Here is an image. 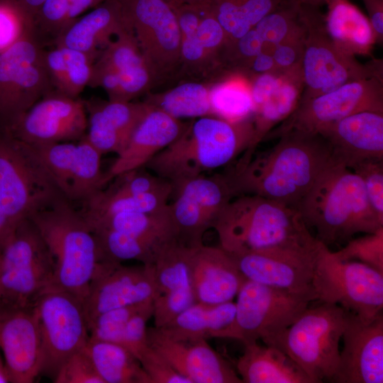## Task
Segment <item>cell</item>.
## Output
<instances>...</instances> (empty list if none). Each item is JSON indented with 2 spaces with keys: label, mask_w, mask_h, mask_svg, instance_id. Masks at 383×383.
Returning a JSON list of instances; mask_svg holds the SVG:
<instances>
[{
  "label": "cell",
  "mask_w": 383,
  "mask_h": 383,
  "mask_svg": "<svg viewBox=\"0 0 383 383\" xmlns=\"http://www.w3.org/2000/svg\"><path fill=\"white\" fill-rule=\"evenodd\" d=\"M211 84L184 82L163 92L150 94L144 101L179 120L212 116Z\"/></svg>",
  "instance_id": "38"
},
{
  "label": "cell",
  "mask_w": 383,
  "mask_h": 383,
  "mask_svg": "<svg viewBox=\"0 0 383 383\" xmlns=\"http://www.w3.org/2000/svg\"><path fill=\"white\" fill-rule=\"evenodd\" d=\"M285 0H196L223 28L227 42L244 35Z\"/></svg>",
  "instance_id": "33"
},
{
  "label": "cell",
  "mask_w": 383,
  "mask_h": 383,
  "mask_svg": "<svg viewBox=\"0 0 383 383\" xmlns=\"http://www.w3.org/2000/svg\"><path fill=\"white\" fill-rule=\"evenodd\" d=\"M235 302L232 324L218 338H232L244 345L274 335L290 326L313 300L245 279Z\"/></svg>",
  "instance_id": "13"
},
{
  "label": "cell",
  "mask_w": 383,
  "mask_h": 383,
  "mask_svg": "<svg viewBox=\"0 0 383 383\" xmlns=\"http://www.w3.org/2000/svg\"><path fill=\"white\" fill-rule=\"evenodd\" d=\"M147 340L192 383H243L237 372L206 339H175L154 326L148 328Z\"/></svg>",
  "instance_id": "21"
},
{
  "label": "cell",
  "mask_w": 383,
  "mask_h": 383,
  "mask_svg": "<svg viewBox=\"0 0 383 383\" xmlns=\"http://www.w3.org/2000/svg\"><path fill=\"white\" fill-rule=\"evenodd\" d=\"M284 72L275 71L262 74L250 79L254 111L263 104L279 85Z\"/></svg>",
  "instance_id": "56"
},
{
  "label": "cell",
  "mask_w": 383,
  "mask_h": 383,
  "mask_svg": "<svg viewBox=\"0 0 383 383\" xmlns=\"http://www.w3.org/2000/svg\"><path fill=\"white\" fill-rule=\"evenodd\" d=\"M325 5L326 28L337 48L350 56L371 55L377 40L367 16L350 0H326Z\"/></svg>",
  "instance_id": "29"
},
{
  "label": "cell",
  "mask_w": 383,
  "mask_h": 383,
  "mask_svg": "<svg viewBox=\"0 0 383 383\" xmlns=\"http://www.w3.org/2000/svg\"><path fill=\"white\" fill-rule=\"evenodd\" d=\"M346 316L347 311L340 306L321 302L308 306L290 326L262 342L290 357L313 383L332 382Z\"/></svg>",
  "instance_id": "6"
},
{
  "label": "cell",
  "mask_w": 383,
  "mask_h": 383,
  "mask_svg": "<svg viewBox=\"0 0 383 383\" xmlns=\"http://www.w3.org/2000/svg\"><path fill=\"white\" fill-rule=\"evenodd\" d=\"M350 170L360 177L372 209L383 221L382 160H366Z\"/></svg>",
  "instance_id": "51"
},
{
  "label": "cell",
  "mask_w": 383,
  "mask_h": 383,
  "mask_svg": "<svg viewBox=\"0 0 383 383\" xmlns=\"http://www.w3.org/2000/svg\"><path fill=\"white\" fill-rule=\"evenodd\" d=\"M55 383H104L84 348L71 355L61 366Z\"/></svg>",
  "instance_id": "52"
},
{
  "label": "cell",
  "mask_w": 383,
  "mask_h": 383,
  "mask_svg": "<svg viewBox=\"0 0 383 383\" xmlns=\"http://www.w3.org/2000/svg\"><path fill=\"white\" fill-rule=\"evenodd\" d=\"M271 148L227 174L235 196L258 195L295 207L332 160L321 135L289 131Z\"/></svg>",
  "instance_id": "1"
},
{
  "label": "cell",
  "mask_w": 383,
  "mask_h": 383,
  "mask_svg": "<svg viewBox=\"0 0 383 383\" xmlns=\"http://www.w3.org/2000/svg\"><path fill=\"white\" fill-rule=\"evenodd\" d=\"M151 302L153 301L123 306L98 315L88 323L89 339L122 345L123 333L128 321Z\"/></svg>",
  "instance_id": "46"
},
{
  "label": "cell",
  "mask_w": 383,
  "mask_h": 383,
  "mask_svg": "<svg viewBox=\"0 0 383 383\" xmlns=\"http://www.w3.org/2000/svg\"><path fill=\"white\" fill-rule=\"evenodd\" d=\"M29 219L55 260L53 277L47 289L67 292L83 301L101 255L82 213L65 199L34 213Z\"/></svg>",
  "instance_id": "5"
},
{
  "label": "cell",
  "mask_w": 383,
  "mask_h": 383,
  "mask_svg": "<svg viewBox=\"0 0 383 383\" xmlns=\"http://www.w3.org/2000/svg\"><path fill=\"white\" fill-rule=\"evenodd\" d=\"M189 273L196 301L205 304L233 301L245 280L228 252L204 243L192 249Z\"/></svg>",
  "instance_id": "24"
},
{
  "label": "cell",
  "mask_w": 383,
  "mask_h": 383,
  "mask_svg": "<svg viewBox=\"0 0 383 383\" xmlns=\"http://www.w3.org/2000/svg\"><path fill=\"white\" fill-rule=\"evenodd\" d=\"M244 345V352L236 362V371L243 383H313L279 349L257 342Z\"/></svg>",
  "instance_id": "30"
},
{
  "label": "cell",
  "mask_w": 383,
  "mask_h": 383,
  "mask_svg": "<svg viewBox=\"0 0 383 383\" xmlns=\"http://www.w3.org/2000/svg\"><path fill=\"white\" fill-rule=\"evenodd\" d=\"M319 243L230 255L245 279L316 301L312 279Z\"/></svg>",
  "instance_id": "16"
},
{
  "label": "cell",
  "mask_w": 383,
  "mask_h": 383,
  "mask_svg": "<svg viewBox=\"0 0 383 383\" xmlns=\"http://www.w3.org/2000/svg\"><path fill=\"white\" fill-rule=\"evenodd\" d=\"M368 19L375 33L377 43H383V0H362Z\"/></svg>",
  "instance_id": "57"
},
{
  "label": "cell",
  "mask_w": 383,
  "mask_h": 383,
  "mask_svg": "<svg viewBox=\"0 0 383 383\" xmlns=\"http://www.w3.org/2000/svg\"><path fill=\"white\" fill-rule=\"evenodd\" d=\"M139 362L151 383H192L149 345L142 353Z\"/></svg>",
  "instance_id": "53"
},
{
  "label": "cell",
  "mask_w": 383,
  "mask_h": 383,
  "mask_svg": "<svg viewBox=\"0 0 383 383\" xmlns=\"http://www.w3.org/2000/svg\"><path fill=\"white\" fill-rule=\"evenodd\" d=\"M187 123L150 105L126 147L104 172V184L119 175L145 166L179 136Z\"/></svg>",
  "instance_id": "23"
},
{
  "label": "cell",
  "mask_w": 383,
  "mask_h": 383,
  "mask_svg": "<svg viewBox=\"0 0 383 383\" xmlns=\"http://www.w3.org/2000/svg\"><path fill=\"white\" fill-rule=\"evenodd\" d=\"M16 228L0 204V250Z\"/></svg>",
  "instance_id": "59"
},
{
  "label": "cell",
  "mask_w": 383,
  "mask_h": 383,
  "mask_svg": "<svg viewBox=\"0 0 383 383\" xmlns=\"http://www.w3.org/2000/svg\"><path fill=\"white\" fill-rule=\"evenodd\" d=\"M87 116V140L103 155L121 152L150 109L146 102L84 101Z\"/></svg>",
  "instance_id": "25"
},
{
  "label": "cell",
  "mask_w": 383,
  "mask_h": 383,
  "mask_svg": "<svg viewBox=\"0 0 383 383\" xmlns=\"http://www.w3.org/2000/svg\"><path fill=\"white\" fill-rule=\"evenodd\" d=\"M102 154L87 140L85 135L77 143L67 199L70 202L84 203L105 185L101 169Z\"/></svg>",
  "instance_id": "40"
},
{
  "label": "cell",
  "mask_w": 383,
  "mask_h": 383,
  "mask_svg": "<svg viewBox=\"0 0 383 383\" xmlns=\"http://www.w3.org/2000/svg\"><path fill=\"white\" fill-rule=\"evenodd\" d=\"M34 32L33 16L16 0H0V52Z\"/></svg>",
  "instance_id": "47"
},
{
  "label": "cell",
  "mask_w": 383,
  "mask_h": 383,
  "mask_svg": "<svg viewBox=\"0 0 383 383\" xmlns=\"http://www.w3.org/2000/svg\"><path fill=\"white\" fill-rule=\"evenodd\" d=\"M65 199L34 148L0 130V204L11 222L17 226Z\"/></svg>",
  "instance_id": "7"
},
{
  "label": "cell",
  "mask_w": 383,
  "mask_h": 383,
  "mask_svg": "<svg viewBox=\"0 0 383 383\" xmlns=\"http://www.w3.org/2000/svg\"><path fill=\"white\" fill-rule=\"evenodd\" d=\"M319 135L330 145L332 158L350 169L366 160H383V112L351 114Z\"/></svg>",
  "instance_id": "22"
},
{
  "label": "cell",
  "mask_w": 383,
  "mask_h": 383,
  "mask_svg": "<svg viewBox=\"0 0 383 383\" xmlns=\"http://www.w3.org/2000/svg\"><path fill=\"white\" fill-rule=\"evenodd\" d=\"M6 382H9V380L6 371L4 363L2 362L0 357V383Z\"/></svg>",
  "instance_id": "61"
},
{
  "label": "cell",
  "mask_w": 383,
  "mask_h": 383,
  "mask_svg": "<svg viewBox=\"0 0 383 383\" xmlns=\"http://www.w3.org/2000/svg\"><path fill=\"white\" fill-rule=\"evenodd\" d=\"M126 28L118 0H105L63 29L52 45L82 51L97 58Z\"/></svg>",
  "instance_id": "26"
},
{
  "label": "cell",
  "mask_w": 383,
  "mask_h": 383,
  "mask_svg": "<svg viewBox=\"0 0 383 383\" xmlns=\"http://www.w3.org/2000/svg\"><path fill=\"white\" fill-rule=\"evenodd\" d=\"M155 85L179 74L181 33L166 0H118Z\"/></svg>",
  "instance_id": "12"
},
{
  "label": "cell",
  "mask_w": 383,
  "mask_h": 383,
  "mask_svg": "<svg viewBox=\"0 0 383 383\" xmlns=\"http://www.w3.org/2000/svg\"><path fill=\"white\" fill-rule=\"evenodd\" d=\"M167 2H172V1H189V2H193L195 0H166Z\"/></svg>",
  "instance_id": "63"
},
{
  "label": "cell",
  "mask_w": 383,
  "mask_h": 383,
  "mask_svg": "<svg viewBox=\"0 0 383 383\" xmlns=\"http://www.w3.org/2000/svg\"><path fill=\"white\" fill-rule=\"evenodd\" d=\"M304 89L301 65L284 72L281 82L270 97L252 114L254 135L235 167L245 165L257 145L297 108Z\"/></svg>",
  "instance_id": "28"
},
{
  "label": "cell",
  "mask_w": 383,
  "mask_h": 383,
  "mask_svg": "<svg viewBox=\"0 0 383 383\" xmlns=\"http://www.w3.org/2000/svg\"><path fill=\"white\" fill-rule=\"evenodd\" d=\"M172 189V194H182L193 199L213 223L226 205L235 196L227 174L210 177L201 174L184 181Z\"/></svg>",
  "instance_id": "43"
},
{
  "label": "cell",
  "mask_w": 383,
  "mask_h": 383,
  "mask_svg": "<svg viewBox=\"0 0 383 383\" xmlns=\"http://www.w3.org/2000/svg\"><path fill=\"white\" fill-rule=\"evenodd\" d=\"M312 287L316 301L337 304L370 322L383 309V273L357 261L338 259L321 242L316 252Z\"/></svg>",
  "instance_id": "9"
},
{
  "label": "cell",
  "mask_w": 383,
  "mask_h": 383,
  "mask_svg": "<svg viewBox=\"0 0 383 383\" xmlns=\"http://www.w3.org/2000/svg\"><path fill=\"white\" fill-rule=\"evenodd\" d=\"M42 345L40 374L52 380L63 363L89 340L83 301L67 292L47 289L35 300Z\"/></svg>",
  "instance_id": "14"
},
{
  "label": "cell",
  "mask_w": 383,
  "mask_h": 383,
  "mask_svg": "<svg viewBox=\"0 0 383 383\" xmlns=\"http://www.w3.org/2000/svg\"><path fill=\"white\" fill-rule=\"evenodd\" d=\"M117 181L105 192L113 194H143L172 190V184L157 175L140 170H133L119 175Z\"/></svg>",
  "instance_id": "49"
},
{
  "label": "cell",
  "mask_w": 383,
  "mask_h": 383,
  "mask_svg": "<svg viewBox=\"0 0 383 383\" xmlns=\"http://www.w3.org/2000/svg\"><path fill=\"white\" fill-rule=\"evenodd\" d=\"M320 7L301 3L300 18L305 31L301 62L304 89L299 102L330 92L353 81L383 78V62L372 59L362 64L334 45Z\"/></svg>",
  "instance_id": "8"
},
{
  "label": "cell",
  "mask_w": 383,
  "mask_h": 383,
  "mask_svg": "<svg viewBox=\"0 0 383 383\" xmlns=\"http://www.w3.org/2000/svg\"><path fill=\"white\" fill-rule=\"evenodd\" d=\"M300 8L299 0H285L255 26L265 46L274 47L301 28Z\"/></svg>",
  "instance_id": "44"
},
{
  "label": "cell",
  "mask_w": 383,
  "mask_h": 383,
  "mask_svg": "<svg viewBox=\"0 0 383 383\" xmlns=\"http://www.w3.org/2000/svg\"><path fill=\"white\" fill-rule=\"evenodd\" d=\"M198 5L201 9V15L197 29V36L218 77L221 75L219 57L227 42L226 35L216 18L201 5Z\"/></svg>",
  "instance_id": "50"
},
{
  "label": "cell",
  "mask_w": 383,
  "mask_h": 383,
  "mask_svg": "<svg viewBox=\"0 0 383 383\" xmlns=\"http://www.w3.org/2000/svg\"><path fill=\"white\" fill-rule=\"evenodd\" d=\"M96 57L62 46L45 49L44 62L53 89L62 94L78 98L91 82Z\"/></svg>",
  "instance_id": "32"
},
{
  "label": "cell",
  "mask_w": 383,
  "mask_h": 383,
  "mask_svg": "<svg viewBox=\"0 0 383 383\" xmlns=\"http://www.w3.org/2000/svg\"><path fill=\"white\" fill-rule=\"evenodd\" d=\"M192 248L177 238L162 247L152 265L158 296L194 294L189 273Z\"/></svg>",
  "instance_id": "37"
},
{
  "label": "cell",
  "mask_w": 383,
  "mask_h": 383,
  "mask_svg": "<svg viewBox=\"0 0 383 383\" xmlns=\"http://www.w3.org/2000/svg\"><path fill=\"white\" fill-rule=\"evenodd\" d=\"M235 303L218 304L196 302L185 309L162 329L167 335L182 340L218 338L233 322Z\"/></svg>",
  "instance_id": "31"
},
{
  "label": "cell",
  "mask_w": 383,
  "mask_h": 383,
  "mask_svg": "<svg viewBox=\"0 0 383 383\" xmlns=\"http://www.w3.org/2000/svg\"><path fill=\"white\" fill-rule=\"evenodd\" d=\"M157 296L152 265L101 261L83 300L87 325L107 311L153 301Z\"/></svg>",
  "instance_id": "18"
},
{
  "label": "cell",
  "mask_w": 383,
  "mask_h": 383,
  "mask_svg": "<svg viewBox=\"0 0 383 383\" xmlns=\"http://www.w3.org/2000/svg\"><path fill=\"white\" fill-rule=\"evenodd\" d=\"M253 135L252 118L230 122L199 117L145 166L174 187L231 162L248 149Z\"/></svg>",
  "instance_id": "3"
},
{
  "label": "cell",
  "mask_w": 383,
  "mask_h": 383,
  "mask_svg": "<svg viewBox=\"0 0 383 383\" xmlns=\"http://www.w3.org/2000/svg\"><path fill=\"white\" fill-rule=\"evenodd\" d=\"M364 111L383 112V78L374 77L350 82L299 102L295 111L265 140L277 138L289 131L319 135L334 123Z\"/></svg>",
  "instance_id": "15"
},
{
  "label": "cell",
  "mask_w": 383,
  "mask_h": 383,
  "mask_svg": "<svg viewBox=\"0 0 383 383\" xmlns=\"http://www.w3.org/2000/svg\"><path fill=\"white\" fill-rule=\"evenodd\" d=\"M304 39L305 31L302 24L298 31L273 47L271 52L277 70L285 72L301 65Z\"/></svg>",
  "instance_id": "55"
},
{
  "label": "cell",
  "mask_w": 383,
  "mask_h": 383,
  "mask_svg": "<svg viewBox=\"0 0 383 383\" xmlns=\"http://www.w3.org/2000/svg\"><path fill=\"white\" fill-rule=\"evenodd\" d=\"M276 70L272 52L263 50L252 60L244 75L250 79L255 76Z\"/></svg>",
  "instance_id": "58"
},
{
  "label": "cell",
  "mask_w": 383,
  "mask_h": 383,
  "mask_svg": "<svg viewBox=\"0 0 383 383\" xmlns=\"http://www.w3.org/2000/svg\"><path fill=\"white\" fill-rule=\"evenodd\" d=\"M55 260L33 223L21 221L0 250V301L33 306L49 287Z\"/></svg>",
  "instance_id": "10"
},
{
  "label": "cell",
  "mask_w": 383,
  "mask_h": 383,
  "mask_svg": "<svg viewBox=\"0 0 383 383\" xmlns=\"http://www.w3.org/2000/svg\"><path fill=\"white\" fill-rule=\"evenodd\" d=\"M296 209L307 227L315 229V238L327 247L383 227L360 177L333 158Z\"/></svg>",
  "instance_id": "2"
},
{
  "label": "cell",
  "mask_w": 383,
  "mask_h": 383,
  "mask_svg": "<svg viewBox=\"0 0 383 383\" xmlns=\"http://www.w3.org/2000/svg\"><path fill=\"white\" fill-rule=\"evenodd\" d=\"M96 62L117 74L121 101H131L155 84L138 42L128 28L121 30L100 52Z\"/></svg>",
  "instance_id": "27"
},
{
  "label": "cell",
  "mask_w": 383,
  "mask_h": 383,
  "mask_svg": "<svg viewBox=\"0 0 383 383\" xmlns=\"http://www.w3.org/2000/svg\"><path fill=\"white\" fill-rule=\"evenodd\" d=\"M209 100L213 116L230 122L252 118L254 109L250 82L242 74H224L212 81Z\"/></svg>",
  "instance_id": "36"
},
{
  "label": "cell",
  "mask_w": 383,
  "mask_h": 383,
  "mask_svg": "<svg viewBox=\"0 0 383 383\" xmlns=\"http://www.w3.org/2000/svg\"><path fill=\"white\" fill-rule=\"evenodd\" d=\"M105 0H45L34 17L35 33L43 43H52L78 18Z\"/></svg>",
  "instance_id": "42"
},
{
  "label": "cell",
  "mask_w": 383,
  "mask_h": 383,
  "mask_svg": "<svg viewBox=\"0 0 383 383\" xmlns=\"http://www.w3.org/2000/svg\"><path fill=\"white\" fill-rule=\"evenodd\" d=\"M0 350L9 382L32 383L41 374V338L33 306L0 307Z\"/></svg>",
  "instance_id": "19"
},
{
  "label": "cell",
  "mask_w": 383,
  "mask_h": 383,
  "mask_svg": "<svg viewBox=\"0 0 383 383\" xmlns=\"http://www.w3.org/2000/svg\"><path fill=\"white\" fill-rule=\"evenodd\" d=\"M30 145L67 198L77 143L57 142Z\"/></svg>",
  "instance_id": "45"
},
{
  "label": "cell",
  "mask_w": 383,
  "mask_h": 383,
  "mask_svg": "<svg viewBox=\"0 0 383 383\" xmlns=\"http://www.w3.org/2000/svg\"><path fill=\"white\" fill-rule=\"evenodd\" d=\"M212 227L219 246L231 255L309 246L318 241L295 207L258 195L242 194L231 200Z\"/></svg>",
  "instance_id": "4"
},
{
  "label": "cell",
  "mask_w": 383,
  "mask_h": 383,
  "mask_svg": "<svg viewBox=\"0 0 383 383\" xmlns=\"http://www.w3.org/2000/svg\"><path fill=\"white\" fill-rule=\"evenodd\" d=\"M152 313L153 302H151L131 318L123 333L122 345L138 360L148 346L147 323L152 317Z\"/></svg>",
  "instance_id": "54"
},
{
  "label": "cell",
  "mask_w": 383,
  "mask_h": 383,
  "mask_svg": "<svg viewBox=\"0 0 383 383\" xmlns=\"http://www.w3.org/2000/svg\"><path fill=\"white\" fill-rule=\"evenodd\" d=\"M45 49L34 32L0 52V130L9 131L33 105L54 91Z\"/></svg>",
  "instance_id": "11"
},
{
  "label": "cell",
  "mask_w": 383,
  "mask_h": 383,
  "mask_svg": "<svg viewBox=\"0 0 383 383\" xmlns=\"http://www.w3.org/2000/svg\"><path fill=\"white\" fill-rule=\"evenodd\" d=\"M84 216L91 230L106 228L160 240L177 238L170 204L165 209L154 212H120L94 217Z\"/></svg>",
  "instance_id": "34"
},
{
  "label": "cell",
  "mask_w": 383,
  "mask_h": 383,
  "mask_svg": "<svg viewBox=\"0 0 383 383\" xmlns=\"http://www.w3.org/2000/svg\"><path fill=\"white\" fill-rule=\"evenodd\" d=\"M337 383L383 382V316L365 322L347 311Z\"/></svg>",
  "instance_id": "20"
},
{
  "label": "cell",
  "mask_w": 383,
  "mask_h": 383,
  "mask_svg": "<svg viewBox=\"0 0 383 383\" xmlns=\"http://www.w3.org/2000/svg\"><path fill=\"white\" fill-rule=\"evenodd\" d=\"M333 252L341 260L362 262L383 273V227L349 239L345 247Z\"/></svg>",
  "instance_id": "48"
},
{
  "label": "cell",
  "mask_w": 383,
  "mask_h": 383,
  "mask_svg": "<svg viewBox=\"0 0 383 383\" xmlns=\"http://www.w3.org/2000/svg\"><path fill=\"white\" fill-rule=\"evenodd\" d=\"M301 4L321 7L326 4V0H299Z\"/></svg>",
  "instance_id": "62"
},
{
  "label": "cell",
  "mask_w": 383,
  "mask_h": 383,
  "mask_svg": "<svg viewBox=\"0 0 383 383\" xmlns=\"http://www.w3.org/2000/svg\"><path fill=\"white\" fill-rule=\"evenodd\" d=\"M84 350L104 383H151L138 360L123 345L89 339Z\"/></svg>",
  "instance_id": "35"
},
{
  "label": "cell",
  "mask_w": 383,
  "mask_h": 383,
  "mask_svg": "<svg viewBox=\"0 0 383 383\" xmlns=\"http://www.w3.org/2000/svg\"><path fill=\"white\" fill-rule=\"evenodd\" d=\"M91 231L100 249L101 261L121 262L134 260L152 265L162 247L170 240L140 238L106 228Z\"/></svg>",
  "instance_id": "39"
},
{
  "label": "cell",
  "mask_w": 383,
  "mask_h": 383,
  "mask_svg": "<svg viewBox=\"0 0 383 383\" xmlns=\"http://www.w3.org/2000/svg\"><path fill=\"white\" fill-rule=\"evenodd\" d=\"M172 190L143 194H113L100 190L85 203L82 211L87 217L120 212H154L165 209Z\"/></svg>",
  "instance_id": "41"
},
{
  "label": "cell",
  "mask_w": 383,
  "mask_h": 383,
  "mask_svg": "<svg viewBox=\"0 0 383 383\" xmlns=\"http://www.w3.org/2000/svg\"><path fill=\"white\" fill-rule=\"evenodd\" d=\"M87 129L84 101L54 90L33 105L8 131L35 145L79 140Z\"/></svg>",
  "instance_id": "17"
},
{
  "label": "cell",
  "mask_w": 383,
  "mask_h": 383,
  "mask_svg": "<svg viewBox=\"0 0 383 383\" xmlns=\"http://www.w3.org/2000/svg\"><path fill=\"white\" fill-rule=\"evenodd\" d=\"M26 11L35 17L45 0H16Z\"/></svg>",
  "instance_id": "60"
}]
</instances>
